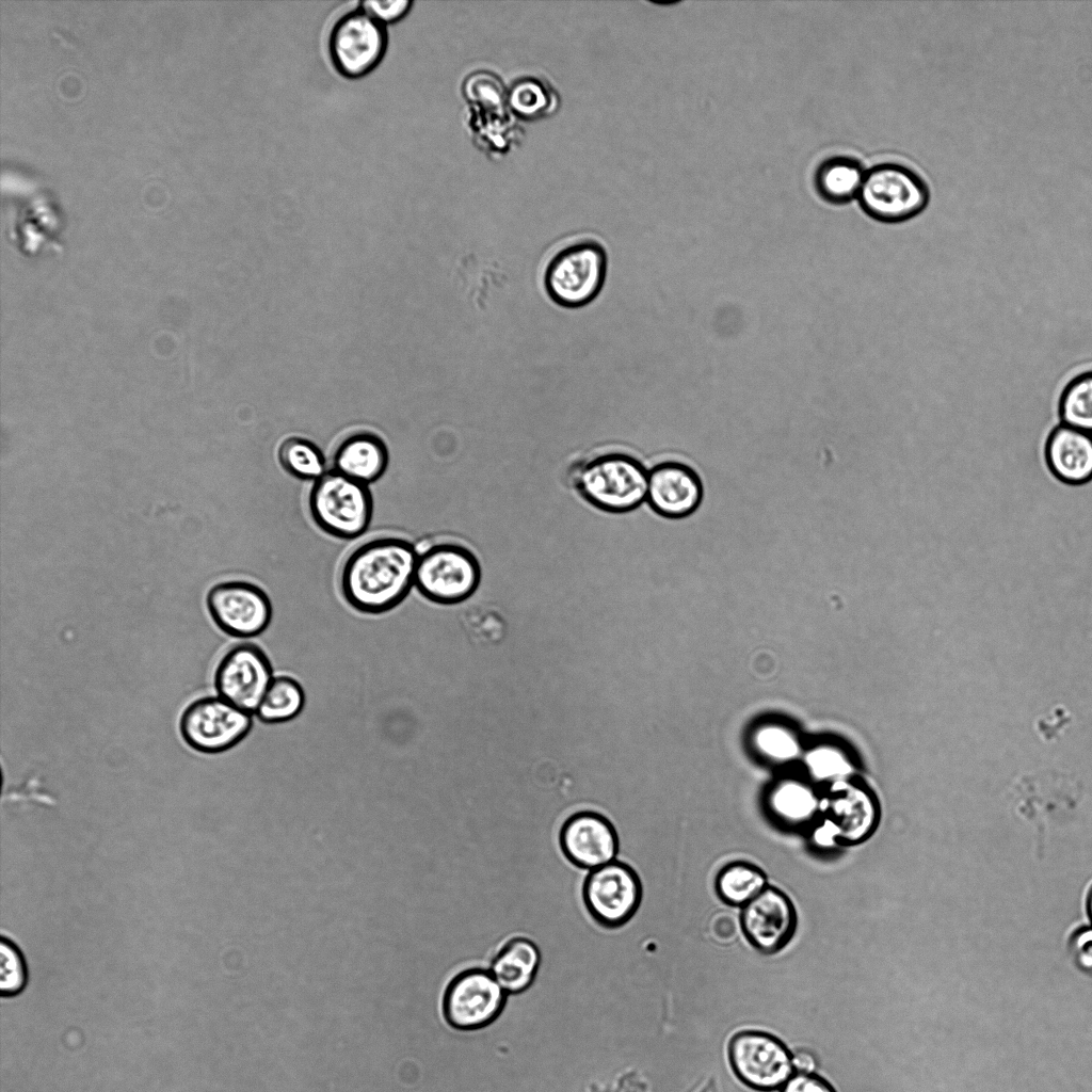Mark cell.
<instances>
[{
	"instance_id": "obj_27",
	"label": "cell",
	"mask_w": 1092,
	"mask_h": 1092,
	"mask_svg": "<svg viewBox=\"0 0 1092 1092\" xmlns=\"http://www.w3.org/2000/svg\"><path fill=\"white\" fill-rule=\"evenodd\" d=\"M463 92L469 101L488 108L501 110L503 100H507L501 84L489 74L477 73L469 76L463 84Z\"/></svg>"
},
{
	"instance_id": "obj_14",
	"label": "cell",
	"mask_w": 1092,
	"mask_h": 1092,
	"mask_svg": "<svg viewBox=\"0 0 1092 1092\" xmlns=\"http://www.w3.org/2000/svg\"><path fill=\"white\" fill-rule=\"evenodd\" d=\"M741 927L749 942L762 953L783 949L797 928V914L790 899L780 889L766 887L746 903Z\"/></svg>"
},
{
	"instance_id": "obj_32",
	"label": "cell",
	"mask_w": 1092,
	"mask_h": 1092,
	"mask_svg": "<svg viewBox=\"0 0 1092 1092\" xmlns=\"http://www.w3.org/2000/svg\"><path fill=\"white\" fill-rule=\"evenodd\" d=\"M412 2L398 1H364L363 11L380 22H392L402 18L410 10Z\"/></svg>"
},
{
	"instance_id": "obj_25",
	"label": "cell",
	"mask_w": 1092,
	"mask_h": 1092,
	"mask_svg": "<svg viewBox=\"0 0 1092 1092\" xmlns=\"http://www.w3.org/2000/svg\"><path fill=\"white\" fill-rule=\"evenodd\" d=\"M507 100L512 111L526 119L544 116L555 108L553 94L534 78L519 79L512 84Z\"/></svg>"
},
{
	"instance_id": "obj_21",
	"label": "cell",
	"mask_w": 1092,
	"mask_h": 1092,
	"mask_svg": "<svg viewBox=\"0 0 1092 1092\" xmlns=\"http://www.w3.org/2000/svg\"><path fill=\"white\" fill-rule=\"evenodd\" d=\"M305 705V693L298 680L287 675L275 676L255 716L267 724L288 722L296 718Z\"/></svg>"
},
{
	"instance_id": "obj_22",
	"label": "cell",
	"mask_w": 1092,
	"mask_h": 1092,
	"mask_svg": "<svg viewBox=\"0 0 1092 1092\" xmlns=\"http://www.w3.org/2000/svg\"><path fill=\"white\" fill-rule=\"evenodd\" d=\"M720 898L730 905L749 903L766 888V877L758 868L743 863L725 867L716 883Z\"/></svg>"
},
{
	"instance_id": "obj_3",
	"label": "cell",
	"mask_w": 1092,
	"mask_h": 1092,
	"mask_svg": "<svg viewBox=\"0 0 1092 1092\" xmlns=\"http://www.w3.org/2000/svg\"><path fill=\"white\" fill-rule=\"evenodd\" d=\"M574 484L579 494L599 510L625 513L646 499L648 471L631 455L606 453L580 466Z\"/></svg>"
},
{
	"instance_id": "obj_17",
	"label": "cell",
	"mask_w": 1092,
	"mask_h": 1092,
	"mask_svg": "<svg viewBox=\"0 0 1092 1092\" xmlns=\"http://www.w3.org/2000/svg\"><path fill=\"white\" fill-rule=\"evenodd\" d=\"M542 962L537 944L526 935H511L499 944L488 968L510 995H519L534 983Z\"/></svg>"
},
{
	"instance_id": "obj_30",
	"label": "cell",
	"mask_w": 1092,
	"mask_h": 1092,
	"mask_svg": "<svg viewBox=\"0 0 1092 1092\" xmlns=\"http://www.w3.org/2000/svg\"><path fill=\"white\" fill-rule=\"evenodd\" d=\"M741 921L729 911L720 910L708 921L710 938L720 945L733 944L739 935Z\"/></svg>"
},
{
	"instance_id": "obj_24",
	"label": "cell",
	"mask_w": 1092,
	"mask_h": 1092,
	"mask_svg": "<svg viewBox=\"0 0 1092 1092\" xmlns=\"http://www.w3.org/2000/svg\"><path fill=\"white\" fill-rule=\"evenodd\" d=\"M1062 424L1092 434V370L1075 378L1060 399Z\"/></svg>"
},
{
	"instance_id": "obj_1",
	"label": "cell",
	"mask_w": 1092,
	"mask_h": 1092,
	"mask_svg": "<svg viewBox=\"0 0 1092 1092\" xmlns=\"http://www.w3.org/2000/svg\"><path fill=\"white\" fill-rule=\"evenodd\" d=\"M418 557L415 546L403 537L366 541L342 563L340 594L359 613H386L399 606L415 587Z\"/></svg>"
},
{
	"instance_id": "obj_20",
	"label": "cell",
	"mask_w": 1092,
	"mask_h": 1092,
	"mask_svg": "<svg viewBox=\"0 0 1092 1092\" xmlns=\"http://www.w3.org/2000/svg\"><path fill=\"white\" fill-rule=\"evenodd\" d=\"M866 171L854 158L835 156L825 159L815 172L814 184L828 203L841 205L857 198Z\"/></svg>"
},
{
	"instance_id": "obj_35",
	"label": "cell",
	"mask_w": 1092,
	"mask_h": 1092,
	"mask_svg": "<svg viewBox=\"0 0 1092 1092\" xmlns=\"http://www.w3.org/2000/svg\"><path fill=\"white\" fill-rule=\"evenodd\" d=\"M793 1069L798 1073L810 1074L816 1067V1059L808 1051H798L792 1056Z\"/></svg>"
},
{
	"instance_id": "obj_9",
	"label": "cell",
	"mask_w": 1092,
	"mask_h": 1092,
	"mask_svg": "<svg viewBox=\"0 0 1092 1092\" xmlns=\"http://www.w3.org/2000/svg\"><path fill=\"white\" fill-rule=\"evenodd\" d=\"M253 714L220 696H204L190 703L179 719L183 741L193 750L216 754L241 742L251 732Z\"/></svg>"
},
{
	"instance_id": "obj_36",
	"label": "cell",
	"mask_w": 1092,
	"mask_h": 1092,
	"mask_svg": "<svg viewBox=\"0 0 1092 1092\" xmlns=\"http://www.w3.org/2000/svg\"><path fill=\"white\" fill-rule=\"evenodd\" d=\"M1087 910H1088L1089 916H1090V918L1092 920V885L1089 888V892H1088V895H1087Z\"/></svg>"
},
{
	"instance_id": "obj_33",
	"label": "cell",
	"mask_w": 1092,
	"mask_h": 1092,
	"mask_svg": "<svg viewBox=\"0 0 1092 1092\" xmlns=\"http://www.w3.org/2000/svg\"><path fill=\"white\" fill-rule=\"evenodd\" d=\"M781 1092H836L823 1078L814 1073H797L783 1086Z\"/></svg>"
},
{
	"instance_id": "obj_34",
	"label": "cell",
	"mask_w": 1092,
	"mask_h": 1092,
	"mask_svg": "<svg viewBox=\"0 0 1092 1092\" xmlns=\"http://www.w3.org/2000/svg\"><path fill=\"white\" fill-rule=\"evenodd\" d=\"M810 765L820 775L834 774L846 769L844 759L836 752L829 750H821L812 755Z\"/></svg>"
},
{
	"instance_id": "obj_5",
	"label": "cell",
	"mask_w": 1092,
	"mask_h": 1092,
	"mask_svg": "<svg viewBox=\"0 0 1092 1092\" xmlns=\"http://www.w3.org/2000/svg\"><path fill=\"white\" fill-rule=\"evenodd\" d=\"M856 199L874 221L896 225L914 220L927 208L929 190L912 168L887 162L866 171Z\"/></svg>"
},
{
	"instance_id": "obj_7",
	"label": "cell",
	"mask_w": 1092,
	"mask_h": 1092,
	"mask_svg": "<svg viewBox=\"0 0 1092 1092\" xmlns=\"http://www.w3.org/2000/svg\"><path fill=\"white\" fill-rule=\"evenodd\" d=\"M481 577L475 553L457 543L434 544L419 553L415 588L429 601L455 605L470 597Z\"/></svg>"
},
{
	"instance_id": "obj_2",
	"label": "cell",
	"mask_w": 1092,
	"mask_h": 1092,
	"mask_svg": "<svg viewBox=\"0 0 1092 1092\" xmlns=\"http://www.w3.org/2000/svg\"><path fill=\"white\" fill-rule=\"evenodd\" d=\"M607 269V252L601 243L591 238L578 239L549 258L543 273V286L555 304L577 309L598 296Z\"/></svg>"
},
{
	"instance_id": "obj_28",
	"label": "cell",
	"mask_w": 1092,
	"mask_h": 1092,
	"mask_svg": "<svg viewBox=\"0 0 1092 1092\" xmlns=\"http://www.w3.org/2000/svg\"><path fill=\"white\" fill-rule=\"evenodd\" d=\"M774 803L782 815L796 819L807 816L814 808L812 793L798 784H786L777 789Z\"/></svg>"
},
{
	"instance_id": "obj_8",
	"label": "cell",
	"mask_w": 1092,
	"mask_h": 1092,
	"mask_svg": "<svg viewBox=\"0 0 1092 1092\" xmlns=\"http://www.w3.org/2000/svg\"><path fill=\"white\" fill-rule=\"evenodd\" d=\"M642 897L638 873L620 861L590 870L581 887L584 910L598 927L606 930L626 926L637 914Z\"/></svg>"
},
{
	"instance_id": "obj_13",
	"label": "cell",
	"mask_w": 1092,
	"mask_h": 1092,
	"mask_svg": "<svg viewBox=\"0 0 1092 1092\" xmlns=\"http://www.w3.org/2000/svg\"><path fill=\"white\" fill-rule=\"evenodd\" d=\"M386 45L387 35L382 22L363 10L340 18L330 37L333 63L349 78L371 71L382 60Z\"/></svg>"
},
{
	"instance_id": "obj_10",
	"label": "cell",
	"mask_w": 1092,
	"mask_h": 1092,
	"mask_svg": "<svg viewBox=\"0 0 1092 1092\" xmlns=\"http://www.w3.org/2000/svg\"><path fill=\"white\" fill-rule=\"evenodd\" d=\"M274 677L271 661L262 648L242 642L221 658L213 682L218 696L255 716Z\"/></svg>"
},
{
	"instance_id": "obj_4",
	"label": "cell",
	"mask_w": 1092,
	"mask_h": 1092,
	"mask_svg": "<svg viewBox=\"0 0 1092 1092\" xmlns=\"http://www.w3.org/2000/svg\"><path fill=\"white\" fill-rule=\"evenodd\" d=\"M308 510L323 532L353 540L363 535L371 523L373 498L367 484L331 469L314 482Z\"/></svg>"
},
{
	"instance_id": "obj_18",
	"label": "cell",
	"mask_w": 1092,
	"mask_h": 1092,
	"mask_svg": "<svg viewBox=\"0 0 1092 1092\" xmlns=\"http://www.w3.org/2000/svg\"><path fill=\"white\" fill-rule=\"evenodd\" d=\"M1047 460L1061 480L1081 484L1092 480V434L1061 424L1047 443Z\"/></svg>"
},
{
	"instance_id": "obj_23",
	"label": "cell",
	"mask_w": 1092,
	"mask_h": 1092,
	"mask_svg": "<svg viewBox=\"0 0 1092 1092\" xmlns=\"http://www.w3.org/2000/svg\"><path fill=\"white\" fill-rule=\"evenodd\" d=\"M280 466L290 476L300 480L321 478L325 472V457L311 441L291 437L284 440L277 451Z\"/></svg>"
},
{
	"instance_id": "obj_16",
	"label": "cell",
	"mask_w": 1092,
	"mask_h": 1092,
	"mask_svg": "<svg viewBox=\"0 0 1092 1092\" xmlns=\"http://www.w3.org/2000/svg\"><path fill=\"white\" fill-rule=\"evenodd\" d=\"M703 499V485L688 465L669 461L648 471L646 500L657 514L684 518L694 513Z\"/></svg>"
},
{
	"instance_id": "obj_11",
	"label": "cell",
	"mask_w": 1092,
	"mask_h": 1092,
	"mask_svg": "<svg viewBox=\"0 0 1092 1092\" xmlns=\"http://www.w3.org/2000/svg\"><path fill=\"white\" fill-rule=\"evenodd\" d=\"M206 605L214 624L226 635L254 638L269 627L273 608L268 594L257 584L230 580L214 584Z\"/></svg>"
},
{
	"instance_id": "obj_12",
	"label": "cell",
	"mask_w": 1092,
	"mask_h": 1092,
	"mask_svg": "<svg viewBox=\"0 0 1092 1092\" xmlns=\"http://www.w3.org/2000/svg\"><path fill=\"white\" fill-rule=\"evenodd\" d=\"M729 1060L738 1078L758 1091H773L793 1075L792 1056L775 1037L761 1031H742L729 1043Z\"/></svg>"
},
{
	"instance_id": "obj_31",
	"label": "cell",
	"mask_w": 1092,
	"mask_h": 1092,
	"mask_svg": "<svg viewBox=\"0 0 1092 1092\" xmlns=\"http://www.w3.org/2000/svg\"><path fill=\"white\" fill-rule=\"evenodd\" d=\"M1069 949L1077 968L1092 976V929L1077 930L1070 940Z\"/></svg>"
},
{
	"instance_id": "obj_26",
	"label": "cell",
	"mask_w": 1092,
	"mask_h": 1092,
	"mask_svg": "<svg viewBox=\"0 0 1092 1092\" xmlns=\"http://www.w3.org/2000/svg\"><path fill=\"white\" fill-rule=\"evenodd\" d=\"M0 992L3 998H12L25 991L29 981L27 961L20 948L10 937L2 935L0 942Z\"/></svg>"
},
{
	"instance_id": "obj_19",
	"label": "cell",
	"mask_w": 1092,
	"mask_h": 1092,
	"mask_svg": "<svg viewBox=\"0 0 1092 1092\" xmlns=\"http://www.w3.org/2000/svg\"><path fill=\"white\" fill-rule=\"evenodd\" d=\"M388 451L381 438L369 433H356L344 438L333 454V470L370 484L386 471Z\"/></svg>"
},
{
	"instance_id": "obj_29",
	"label": "cell",
	"mask_w": 1092,
	"mask_h": 1092,
	"mask_svg": "<svg viewBox=\"0 0 1092 1092\" xmlns=\"http://www.w3.org/2000/svg\"><path fill=\"white\" fill-rule=\"evenodd\" d=\"M757 743L768 755L786 759L797 753L794 737L785 728L770 726L761 729L757 735Z\"/></svg>"
},
{
	"instance_id": "obj_6",
	"label": "cell",
	"mask_w": 1092,
	"mask_h": 1092,
	"mask_svg": "<svg viewBox=\"0 0 1092 1092\" xmlns=\"http://www.w3.org/2000/svg\"><path fill=\"white\" fill-rule=\"evenodd\" d=\"M508 997L488 967L469 966L447 982L440 999L441 1016L453 1030H482L501 1016Z\"/></svg>"
},
{
	"instance_id": "obj_15",
	"label": "cell",
	"mask_w": 1092,
	"mask_h": 1092,
	"mask_svg": "<svg viewBox=\"0 0 1092 1092\" xmlns=\"http://www.w3.org/2000/svg\"><path fill=\"white\" fill-rule=\"evenodd\" d=\"M560 845L573 865L587 870L613 862L619 850L614 828L604 816L593 812L569 817L562 826Z\"/></svg>"
}]
</instances>
